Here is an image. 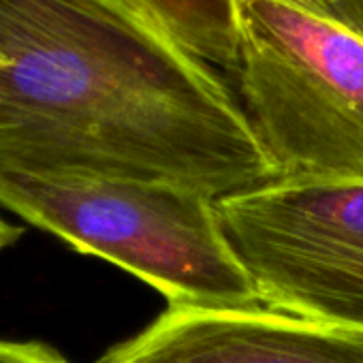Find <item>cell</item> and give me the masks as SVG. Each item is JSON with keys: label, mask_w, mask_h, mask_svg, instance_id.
<instances>
[{"label": "cell", "mask_w": 363, "mask_h": 363, "mask_svg": "<svg viewBox=\"0 0 363 363\" xmlns=\"http://www.w3.org/2000/svg\"><path fill=\"white\" fill-rule=\"evenodd\" d=\"M240 3H244V0H240ZM278 3H289V5H295V7H301V9H308L312 13L329 18L333 7L340 3V0H278Z\"/></svg>", "instance_id": "cell-9"}, {"label": "cell", "mask_w": 363, "mask_h": 363, "mask_svg": "<svg viewBox=\"0 0 363 363\" xmlns=\"http://www.w3.org/2000/svg\"><path fill=\"white\" fill-rule=\"evenodd\" d=\"M0 208L101 257L169 306L252 308L257 289L231 252L216 199L169 184L43 171L0 158Z\"/></svg>", "instance_id": "cell-2"}, {"label": "cell", "mask_w": 363, "mask_h": 363, "mask_svg": "<svg viewBox=\"0 0 363 363\" xmlns=\"http://www.w3.org/2000/svg\"><path fill=\"white\" fill-rule=\"evenodd\" d=\"M216 216L263 306L363 331V179H274Z\"/></svg>", "instance_id": "cell-4"}, {"label": "cell", "mask_w": 363, "mask_h": 363, "mask_svg": "<svg viewBox=\"0 0 363 363\" xmlns=\"http://www.w3.org/2000/svg\"><path fill=\"white\" fill-rule=\"evenodd\" d=\"M120 3H126V5H130V7H133V9H137V7H135V5H133V0H120ZM137 11H139V9H137ZM145 18H147V16H145Z\"/></svg>", "instance_id": "cell-11"}, {"label": "cell", "mask_w": 363, "mask_h": 363, "mask_svg": "<svg viewBox=\"0 0 363 363\" xmlns=\"http://www.w3.org/2000/svg\"><path fill=\"white\" fill-rule=\"evenodd\" d=\"M179 48L210 67L233 71L242 43L240 0H133Z\"/></svg>", "instance_id": "cell-6"}, {"label": "cell", "mask_w": 363, "mask_h": 363, "mask_svg": "<svg viewBox=\"0 0 363 363\" xmlns=\"http://www.w3.org/2000/svg\"><path fill=\"white\" fill-rule=\"evenodd\" d=\"M240 107L276 179H363V37L278 0H244Z\"/></svg>", "instance_id": "cell-3"}, {"label": "cell", "mask_w": 363, "mask_h": 363, "mask_svg": "<svg viewBox=\"0 0 363 363\" xmlns=\"http://www.w3.org/2000/svg\"><path fill=\"white\" fill-rule=\"evenodd\" d=\"M329 18L363 37V0H340Z\"/></svg>", "instance_id": "cell-8"}, {"label": "cell", "mask_w": 363, "mask_h": 363, "mask_svg": "<svg viewBox=\"0 0 363 363\" xmlns=\"http://www.w3.org/2000/svg\"><path fill=\"white\" fill-rule=\"evenodd\" d=\"M0 158L212 199L276 179L214 67L120 0H0Z\"/></svg>", "instance_id": "cell-1"}, {"label": "cell", "mask_w": 363, "mask_h": 363, "mask_svg": "<svg viewBox=\"0 0 363 363\" xmlns=\"http://www.w3.org/2000/svg\"><path fill=\"white\" fill-rule=\"evenodd\" d=\"M22 233H24L22 227H16V225L7 223L3 216H0V252L7 250L9 246H13L22 238Z\"/></svg>", "instance_id": "cell-10"}, {"label": "cell", "mask_w": 363, "mask_h": 363, "mask_svg": "<svg viewBox=\"0 0 363 363\" xmlns=\"http://www.w3.org/2000/svg\"><path fill=\"white\" fill-rule=\"evenodd\" d=\"M0 363H69L56 348L43 342L0 340Z\"/></svg>", "instance_id": "cell-7"}, {"label": "cell", "mask_w": 363, "mask_h": 363, "mask_svg": "<svg viewBox=\"0 0 363 363\" xmlns=\"http://www.w3.org/2000/svg\"><path fill=\"white\" fill-rule=\"evenodd\" d=\"M99 363H363V331L261 306L173 303Z\"/></svg>", "instance_id": "cell-5"}]
</instances>
